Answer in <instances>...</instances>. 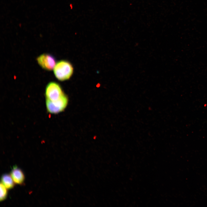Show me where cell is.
I'll return each instance as SVG.
<instances>
[{
    "mask_svg": "<svg viewBox=\"0 0 207 207\" xmlns=\"http://www.w3.org/2000/svg\"><path fill=\"white\" fill-rule=\"evenodd\" d=\"M54 74L59 80L63 81L69 79L73 72V68L68 61L62 60L56 63L53 69Z\"/></svg>",
    "mask_w": 207,
    "mask_h": 207,
    "instance_id": "1",
    "label": "cell"
},
{
    "mask_svg": "<svg viewBox=\"0 0 207 207\" xmlns=\"http://www.w3.org/2000/svg\"><path fill=\"white\" fill-rule=\"evenodd\" d=\"M68 101V97L65 94L55 101H51L46 99L47 110L49 113L52 114L61 112L66 108Z\"/></svg>",
    "mask_w": 207,
    "mask_h": 207,
    "instance_id": "2",
    "label": "cell"
},
{
    "mask_svg": "<svg viewBox=\"0 0 207 207\" xmlns=\"http://www.w3.org/2000/svg\"><path fill=\"white\" fill-rule=\"evenodd\" d=\"M64 94L61 86L56 82H51L46 86L45 90L46 99L51 101H55Z\"/></svg>",
    "mask_w": 207,
    "mask_h": 207,
    "instance_id": "3",
    "label": "cell"
},
{
    "mask_svg": "<svg viewBox=\"0 0 207 207\" xmlns=\"http://www.w3.org/2000/svg\"><path fill=\"white\" fill-rule=\"evenodd\" d=\"M37 60L42 68L48 71L53 69L56 64L55 57L49 53H45L37 57Z\"/></svg>",
    "mask_w": 207,
    "mask_h": 207,
    "instance_id": "4",
    "label": "cell"
},
{
    "mask_svg": "<svg viewBox=\"0 0 207 207\" xmlns=\"http://www.w3.org/2000/svg\"><path fill=\"white\" fill-rule=\"evenodd\" d=\"M10 175L15 184L22 185L23 184L25 176L22 171L15 166L12 169Z\"/></svg>",
    "mask_w": 207,
    "mask_h": 207,
    "instance_id": "5",
    "label": "cell"
},
{
    "mask_svg": "<svg viewBox=\"0 0 207 207\" xmlns=\"http://www.w3.org/2000/svg\"><path fill=\"white\" fill-rule=\"evenodd\" d=\"M1 182L7 189H12L14 186L15 183L11 175L8 174H5L2 176Z\"/></svg>",
    "mask_w": 207,
    "mask_h": 207,
    "instance_id": "6",
    "label": "cell"
},
{
    "mask_svg": "<svg viewBox=\"0 0 207 207\" xmlns=\"http://www.w3.org/2000/svg\"><path fill=\"white\" fill-rule=\"evenodd\" d=\"M0 200L3 201L6 198L7 195V189L1 182L0 185Z\"/></svg>",
    "mask_w": 207,
    "mask_h": 207,
    "instance_id": "7",
    "label": "cell"
}]
</instances>
